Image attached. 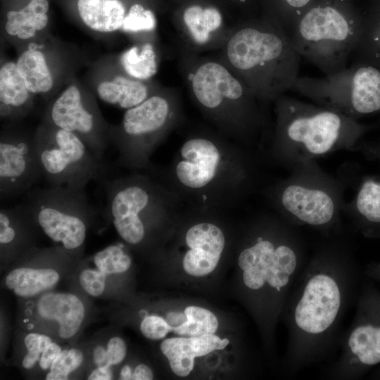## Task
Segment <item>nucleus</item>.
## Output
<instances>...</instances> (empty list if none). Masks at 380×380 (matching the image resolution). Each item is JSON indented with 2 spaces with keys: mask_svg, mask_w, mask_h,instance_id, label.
Returning a JSON list of instances; mask_svg holds the SVG:
<instances>
[{
  "mask_svg": "<svg viewBox=\"0 0 380 380\" xmlns=\"http://www.w3.org/2000/svg\"><path fill=\"white\" fill-rule=\"evenodd\" d=\"M293 287L289 356L298 367L319 359L330 346L348 301L349 267L333 259L313 260Z\"/></svg>",
  "mask_w": 380,
  "mask_h": 380,
  "instance_id": "obj_1",
  "label": "nucleus"
},
{
  "mask_svg": "<svg viewBox=\"0 0 380 380\" xmlns=\"http://www.w3.org/2000/svg\"><path fill=\"white\" fill-rule=\"evenodd\" d=\"M217 58L262 103L291 90L300 77V56L289 35L266 18L232 27Z\"/></svg>",
  "mask_w": 380,
  "mask_h": 380,
  "instance_id": "obj_2",
  "label": "nucleus"
},
{
  "mask_svg": "<svg viewBox=\"0 0 380 380\" xmlns=\"http://www.w3.org/2000/svg\"><path fill=\"white\" fill-rule=\"evenodd\" d=\"M179 67L191 97L222 134L239 140L254 136L265 125L260 103L246 83L220 58L182 46Z\"/></svg>",
  "mask_w": 380,
  "mask_h": 380,
  "instance_id": "obj_3",
  "label": "nucleus"
},
{
  "mask_svg": "<svg viewBox=\"0 0 380 380\" xmlns=\"http://www.w3.org/2000/svg\"><path fill=\"white\" fill-rule=\"evenodd\" d=\"M243 161L232 144L216 134H190L168 172V187L194 208H220L236 198L246 178Z\"/></svg>",
  "mask_w": 380,
  "mask_h": 380,
  "instance_id": "obj_4",
  "label": "nucleus"
},
{
  "mask_svg": "<svg viewBox=\"0 0 380 380\" xmlns=\"http://www.w3.org/2000/svg\"><path fill=\"white\" fill-rule=\"evenodd\" d=\"M364 18L331 4L310 7L289 34L300 57L324 75L347 68L364 34Z\"/></svg>",
  "mask_w": 380,
  "mask_h": 380,
  "instance_id": "obj_5",
  "label": "nucleus"
},
{
  "mask_svg": "<svg viewBox=\"0 0 380 380\" xmlns=\"http://www.w3.org/2000/svg\"><path fill=\"white\" fill-rule=\"evenodd\" d=\"M353 61L323 77H299L292 89L347 117L380 111V53L362 42Z\"/></svg>",
  "mask_w": 380,
  "mask_h": 380,
  "instance_id": "obj_6",
  "label": "nucleus"
},
{
  "mask_svg": "<svg viewBox=\"0 0 380 380\" xmlns=\"http://www.w3.org/2000/svg\"><path fill=\"white\" fill-rule=\"evenodd\" d=\"M182 116L179 92L165 87L125 110L120 123L110 125V129L111 144L119 153L117 165L132 170L146 167L156 146Z\"/></svg>",
  "mask_w": 380,
  "mask_h": 380,
  "instance_id": "obj_7",
  "label": "nucleus"
},
{
  "mask_svg": "<svg viewBox=\"0 0 380 380\" xmlns=\"http://www.w3.org/2000/svg\"><path fill=\"white\" fill-rule=\"evenodd\" d=\"M102 181L106 213L118 235L129 245L143 243L149 224L178 208L177 194L148 175L136 173Z\"/></svg>",
  "mask_w": 380,
  "mask_h": 380,
  "instance_id": "obj_8",
  "label": "nucleus"
},
{
  "mask_svg": "<svg viewBox=\"0 0 380 380\" xmlns=\"http://www.w3.org/2000/svg\"><path fill=\"white\" fill-rule=\"evenodd\" d=\"M275 141L323 155L336 145L353 141L364 128L330 109L318 107L283 94L274 101Z\"/></svg>",
  "mask_w": 380,
  "mask_h": 380,
  "instance_id": "obj_9",
  "label": "nucleus"
},
{
  "mask_svg": "<svg viewBox=\"0 0 380 380\" xmlns=\"http://www.w3.org/2000/svg\"><path fill=\"white\" fill-rule=\"evenodd\" d=\"M35 144L42 175L49 186L84 191L91 181L105 178L103 162L72 132L42 120L35 131Z\"/></svg>",
  "mask_w": 380,
  "mask_h": 380,
  "instance_id": "obj_10",
  "label": "nucleus"
},
{
  "mask_svg": "<svg viewBox=\"0 0 380 380\" xmlns=\"http://www.w3.org/2000/svg\"><path fill=\"white\" fill-rule=\"evenodd\" d=\"M23 203L37 226L53 242L68 251L82 248L96 213L84 191L57 186L34 188L25 194Z\"/></svg>",
  "mask_w": 380,
  "mask_h": 380,
  "instance_id": "obj_11",
  "label": "nucleus"
},
{
  "mask_svg": "<svg viewBox=\"0 0 380 380\" xmlns=\"http://www.w3.org/2000/svg\"><path fill=\"white\" fill-rule=\"evenodd\" d=\"M43 120L77 135L94 156L103 161L111 144L108 124L92 94L76 82H70L48 105Z\"/></svg>",
  "mask_w": 380,
  "mask_h": 380,
  "instance_id": "obj_12",
  "label": "nucleus"
},
{
  "mask_svg": "<svg viewBox=\"0 0 380 380\" xmlns=\"http://www.w3.org/2000/svg\"><path fill=\"white\" fill-rule=\"evenodd\" d=\"M238 265L248 289L258 291L267 286L280 296L292 289L302 270L299 254L292 243L262 236L240 252Z\"/></svg>",
  "mask_w": 380,
  "mask_h": 380,
  "instance_id": "obj_13",
  "label": "nucleus"
},
{
  "mask_svg": "<svg viewBox=\"0 0 380 380\" xmlns=\"http://www.w3.org/2000/svg\"><path fill=\"white\" fill-rule=\"evenodd\" d=\"M4 126L0 136L1 198L25 194L42 177L35 144V132Z\"/></svg>",
  "mask_w": 380,
  "mask_h": 380,
  "instance_id": "obj_14",
  "label": "nucleus"
},
{
  "mask_svg": "<svg viewBox=\"0 0 380 380\" xmlns=\"http://www.w3.org/2000/svg\"><path fill=\"white\" fill-rule=\"evenodd\" d=\"M176 25L180 46L196 53L220 50L232 28L226 26L217 8L199 4L184 8Z\"/></svg>",
  "mask_w": 380,
  "mask_h": 380,
  "instance_id": "obj_15",
  "label": "nucleus"
},
{
  "mask_svg": "<svg viewBox=\"0 0 380 380\" xmlns=\"http://www.w3.org/2000/svg\"><path fill=\"white\" fill-rule=\"evenodd\" d=\"M184 242L188 248L182 259L184 271L194 277H203L211 273L217 266L226 239L217 224L201 221L187 229Z\"/></svg>",
  "mask_w": 380,
  "mask_h": 380,
  "instance_id": "obj_16",
  "label": "nucleus"
},
{
  "mask_svg": "<svg viewBox=\"0 0 380 380\" xmlns=\"http://www.w3.org/2000/svg\"><path fill=\"white\" fill-rule=\"evenodd\" d=\"M94 87L100 100L125 110L141 103L161 87L153 80L144 81L127 75L115 61L98 75Z\"/></svg>",
  "mask_w": 380,
  "mask_h": 380,
  "instance_id": "obj_17",
  "label": "nucleus"
},
{
  "mask_svg": "<svg viewBox=\"0 0 380 380\" xmlns=\"http://www.w3.org/2000/svg\"><path fill=\"white\" fill-rule=\"evenodd\" d=\"M42 40L27 44L15 61L18 72L34 95L49 96L55 90L60 66Z\"/></svg>",
  "mask_w": 380,
  "mask_h": 380,
  "instance_id": "obj_18",
  "label": "nucleus"
},
{
  "mask_svg": "<svg viewBox=\"0 0 380 380\" xmlns=\"http://www.w3.org/2000/svg\"><path fill=\"white\" fill-rule=\"evenodd\" d=\"M283 207L300 222L312 226L329 224L335 213L333 199L325 191L292 184L281 196Z\"/></svg>",
  "mask_w": 380,
  "mask_h": 380,
  "instance_id": "obj_19",
  "label": "nucleus"
},
{
  "mask_svg": "<svg viewBox=\"0 0 380 380\" xmlns=\"http://www.w3.org/2000/svg\"><path fill=\"white\" fill-rule=\"evenodd\" d=\"M337 372L348 377L358 365L372 366L380 362V325L355 324L344 338Z\"/></svg>",
  "mask_w": 380,
  "mask_h": 380,
  "instance_id": "obj_20",
  "label": "nucleus"
},
{
  "mask_svg": "<svg viewBox=\"0 0 380 380\" xmlns=\"http://www.w3.org/2000/svg\"><path fill=\"white\" fill-rule=\"evenodd\" d=\"M229 339H221L215 334L198 336H180L165 339L160 343V350L168 360L170 367L178 376H188L194 367L196 357L224 348Z\"/></svg>",
  "mask_w": 380,
  "mask_h": 380,
  "instance_id": "obj_21",
  "label": "nucleus"
},
{
  "mask_svg": "<svg viewBox=\"0 0 380 380\" xmlns=\"http://www.w3.org/2000/svg\"><path fill=\"white\" fill-rule=\"evenodd\" d=\"M36 311L41 319L58 323V334L63 339L76 335L86 312L84 305L77 296L63 292L42 294L37 301Z\"/></svg>",
  "mask_w": 380,
  "mask_h": 380,
  "instance_id": "obj_22",
  "label": "nucleus"
},
{
  "mask_svg": "<svg viewBox=\"0 0 380 380\" xmlns=\"http://www.w3.org/2000/svg\"><path fill=\"white\" fill-rule=\"evenodd\" d=\"M34 95L20 76L15 61L4 62L0 68L1 119L14 122L25 117L33 107Z\"/></svg>",
  "mask_w": 380,
  "mask_h": 380,
  "instance_id": "obj_23",
  "label": "nucleus"
},
{
  "mask_svg": "<svg viewBox=\"0 0 380 380\" xmlns=\"http://www.w3.org/2000/svg\"><path fill=\"white\" fill-rule=\"evenodd\" d=\"M49 9L48 0H30L20 9L8 11L5 33L20 42L28 44L37 40L48 26Z\"/></svg>",
  "mask_w": 380,
  "mask_h": 380,
  "instance_id": "obj_24",
  "label": "nucleus"
},
{
  "mask_svg": "<svg viewBox=\"0 0 380 380\" xmlns=\"http://www.w3.org/2000/svg\"><path fill=\"white\" fill-rule=\"evenodd\" d=\"M77 11L89 30L109 34L120 32L127 9L121 0H77Z\"/></svg>",
  "mask_w": 380,
  "mask_h": 380,
  "instance_id": "obj_25",
  "label": "nucleus"
},
{
  "mask_svg": "<svg viewBox=\"0 0 380 380\" xmlns=\"http://www.w3.org/2000/svg\"><path fill=\"white\" fill-rule=\"evenodd\" d=\"M37 225L28 206L23 203L0 210V243L4 252L20 251L29 243L31 229Z\"/></svg>",
  "mask_w": 380,
  "mask_h": 380,
  "instance_id": "obj_26",
  "label": "nucleus"
},
{
  "mask_svg": "<svg viewBox=\"0 0 380 380\" xmlns=\"http://www.w3.org/2000/svg\"><path fill=\"white\" fill-rule=\"evenodd\" d=\"M114 61L127 75L137 80H152L159 65L155 41L137 42L120 53Z\"/></svg>",
  "mask_w": 380,
  "mask_h": 380,
  "instance_id": "obj_27",
  "label": "nucleus"
},
{
  "mask_svg": "<svg viewBox=\"0 0 380 380\" xmlns=\"http://www.w3.org/2000/svg\"><path fill=\"white\" fill-rule=\"evenodd\" d=\"M60 280L53 268L20 267L6 277V285L20 298H31L52 289Z\"/></svg>",
  "mask_w": 380,
  "mask_h": 380,
  "instance_id": "obj_28",
  "label": "nucleus"
},
{
  "mask_svg": "<svg viewBox=\"0 0 380 380\" xmlns=\"http://www.w3.org/2000/svg\"><path fill=\"white\" fill-rule=\"evenodd\" d=\"M156 19L154 13L139 3L128 9L120 30L137 42L155 41Z\"/></svg>",
  "mask_w": 380,
  "mask_h": 380,
  "instance_id": "obj_29",
  "label": "nucleus"
},
{
  "mask_svg": "<svg viewBox=\"0 0 380 380\" xmlns=\"http://www.w3.org/2000/svg\"><path fill=\"white\" fill-rule=\"evenodd\" d=\"M187 320L182 325L172 328V331L181 336H198L215 334L218 328L216 316L209 310L194 305L185 308Z\"/></svg>",
  "mask_w": 380,
  "mask_h": 380,
  "instance_id": "obj_30",
  "label": "nucleus"
},
{
  "mask_svg": "<svg viewBox=\"0 0 380 380\" xmlns=\"http://www.w3.org/2000/svg\"><path fill=\"white\" fill-rule=\"evenodd\" d=\"M93 261L96 269L106 275L125 272L132 265L122 245H110L99 251L94 255Z\"/></svg>",
  "mask_w": 380,
  "mask_h": 380,
  "instance_id": "obj_31",
  "label": "nucleus"
},
{
  "mask_svg": "<svg viewBox=\"0 0 380 380\" xmlns=\"http://www.w3.org/2000/svg\"><path fill=\"white\" fill-rule=\"evenodd\" d=\"M356 207L361 215L372 222H380V184L366 181L358 191Z\"/></svg>",
  "mask_w": 380,
  "mask_h": 380,
  "instance_id": "obj_32",
  "label": "nucleus"
},
{
  "mask_svg": "<svg viewBox=\"0 0 380 380\" xmlns=\"http://www.w3.org/2000/svg\"><path fill=\"white\" fill-rule=\"evenodd\" d=\"M83 360V353L79 349L62 350L53 362L45 379L46 380L69 379L70 374L82 365Z\"/></svg>",
  "mask_w": 380,
  "mask_h": 380,
  "instance_id": "obj_33",
  "label": "nucleus"
},
{
  "mask_svg": "<svg viewBox=\"0 0 380 380\" xmlns=\"http://www.w3.org/2000/svg\"><path fill=\"white\" fill-rule=\"evenodd\" d=\"M52 342L47 335L39 333L27 334L24 338L27 353L22 361V366L26 369H32L39 361L43 351Z\"/></svg>",
  "mask_w": 380,
  "mask_h": 380,
  "instance_id": "obj_34",
  "label": "nucleus"
},
{
  "mask_svg": "<svg viewBox=\"0 0 380 380\" xmlns=\"http://www.w3.org/2000/svg\"><path fill=\"white\" fill-rule=\"evenodd\" d=\"M106 277V274L96 268H86L81 272L79 280L87 293L93 297H99L105 291Z\"/></svg>",
  "mask_w": 380,
  "mask_h": 380,
  "instance_id": "obj_35",
  "label": "nucleus"
},
{
  "mask_svg": "<svg viewBox=\"0 0 380 380\" xmlns=\"http://www.w3.org/2000/svg\"><path fill=\"white\" fill-rule=\"evenodd\" d=\"M362 42L380 53V1L368 17L364 18Z\"/></svg>",
  "mask_w": 380,
  "mask_h": 380,
  "instance_id": "obj_36",
  "label": "nucleus"
},
{
  "mask_svg": "<svg viewBox=\"0 0 380 380\" xmlns=\"http://www.w3.org/2000/svg\"><path fill=\"white\" fill-rule=\"evenodd\" d=\"M140 331L148 339L160 340L165 338L170 331H172V327L162 317L148 315L141 321Z\"/></svg>",
  "mask_w": 380,
  "mask_h": 380,
  "instance_id": "obj_37",
  "label": "nucleus"
},
{
  "mask_svg": "<svg viewBox=\"0 0 380 380\" xmlns=\"http://www.w3.org/2000/svg\"><path fill=\"white\" fill-rule=\"evenodd\" d=\"M284 5L281 27L289 35L300 16L310 7L312 0H281Z\"/></svg>",
  "mask_w": 380,
  "mask_h": 380,
  "instance_id": "obj_38",
  "label": "nucleus"
},
{
  "mask_svg": "<svg viewBox=\"0 0 380 380\" xmlns=\"http://www.w3.org/2000/svg\"><path fill=\"white\" fill-rule=\"evenodd\" d=\"M106 351L107 365L112 367L123 361L127 354V346L122 338L113 336L107 343Z\"/></svg>",
  "mask_w": 380,
  "mask_h": 380,
  "instance_id": "obj_39",
  "label": "nucleus"
},
{
  "mask_svg": "<svg viewBox=\"0 0 380 380\" xmlns=\"http://www.w3.org/2000/svg\"><path fill=\"white\" fill-rule=\"evenodd\" d=\"M61 350L62 349L58 343H51L41 355L39 361L40 368L43 370L49 369Z\"/></svg>",
  "mask_w": 380,
  "mask_h": 380,
  "instance_id": "obj_40",
  "label": "nucleus"
},
{
  "mask_svg": "<svg viewBox=\"0 0 380 380\" xmlns=\"http://www.w3.org/2000/svg\"><path fill=\"white\" fill-rule=\"evenodd\" d=\"M110 366L96 367L88 376L89 380H110L113 379Z\"/></svg>",
  "mask_w": 380,
  "mask_h": 380,
  "instance_id": "obj_41",
  "label": "nucleus"
},
{
  "mask_svg": "<svg viewBox=\"0 0 380 380\" xmlns=\"http://www.w3.org/2000/svg\"><path fill=\"white\" fill-rule=\"evenodd\" d=\"M153 374L151 368L144 364L137 365L133 372L132 379L134 380H151Z\"/></svg>",
  "mask_w": 380,
  "mask_h": 380,
  "instance_id": "obj_42",
  "label": "nucleus"
},
{
  "mask_svg": "<svg viewBox=\"0 0 380 380\" xmlns=\"http://www.w3.org/2000/svg\"><path fill=\"white\" fill-rule=\"evenodd\" d=\"M92 358L96 367L106 365L108 360L106 348L102 346L95 347L93 350Z\"/></svg>",
  "mask_w": 380,
  "mask_h": 380,
  "instance_id": "obj_43",
  "label": "nucleus"
},
{
  "mask_svg": "<svg viewBox=\"0 0 380 380\" xmlns=\"http://www.w3.org/2000/svg\"><path fill=\"white\" fill-rule=\"evenodd\" d=\"M166 320L170 326L173 328L182 325L187 319L184 312H170L167 314Z\"/></svg>",
  "mask_w": 380,
  "mask_h": 380,
  "instance_id": "obj_44",
  "label": "nucleus"
},
{
  "mask_svg": "<svg viewBox=\"0 0 380 380\" xmlns=\"http://www.w3.org/2000/svg\"><path fill=\"white\" fill-rule=\"evenodd\" d=\"M133 372L129 365H125L120 370V379L122 380L132 379Z\"/></svg>",
  "mask_w": 380,
  "mask_h": 380,
  "instance_id": "obj_45",
  "label": "nucleus"
},
{
  "mask_svg": "<svg viewBox=\"0 0 380 380\" xmlns=\"http://www.w3.org/2000/svg\"><path fill=\"white\" fill-rule=\"evenodd\" d=\"M379 1H380V0H379Z\"/></svg>",
  "mask_w": 380,
  "mask_h": 380,
  "instance_id": "obj_46",
  "label": "nucleus"
}]
</instances>
